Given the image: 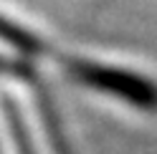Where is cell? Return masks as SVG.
<instances>
[{"label":"cell","instance_id":"cell-1","mask_svg":"<svg viewBox=\"0 0 157 154\" xmlns=\"http://www.w3.org/2000/svg\"><path fill=\"white\" fill-rule=\"evenodd\" d=\"M66 71L78 83L89 86L94 91L122 99L140 111H157V83H152L144 76L114 68L106 63H94L86 58H66Z\"/></svg>","mask_w":157,"mask_h":154},{"label":"cell","instance_id":"cell-2","mask_svg":"<svg viewBox=\"0 0 157 154\" xmlns=\"http://www.w3.org/2000/svg\"><path fill=\"white\" fill-rule=\"evenodd\" d=\"M0 41L8 43L10 48H15L25 58H41V56L48 53V43L43 38H38L31 31H25L23 25L8 20L5 15H0Z\"/></svg>","mask_w":157,"mask_h":154},{"label":"cell","instance_id":"cell-3","mask_svg":"<svg viewBox=\"0 0 157 154\" xmlns=\"http://www.w3.org/2000/svg\"><path fill=\"white\" fill-rule=\"evenodd\" d=\"M8 106H10V104H8ZM8 114H10V131H13V139H15L18 152H21V154H36L33 147H31V139H28V134H25V129H23V121L18 119V114H15V109L10 106Z\"/></svg>","mask_w":157,"mask_h":154},{"label":"cell","instance_id":"cell-4","mask_svg":"<svg viewBox=\"0 0 157 154\" xmlns=\"http://www.w3.org/2000/svg\"><path fill=\"white\" fill-rule=\"evenodd\" d=\"M0 73H15V76H21V79H25V81L36 83L33 68H31V66H28V63H10V61L0 58Z\"/></svg>","mask_w":157,"mask_h":154}]
</instances>
